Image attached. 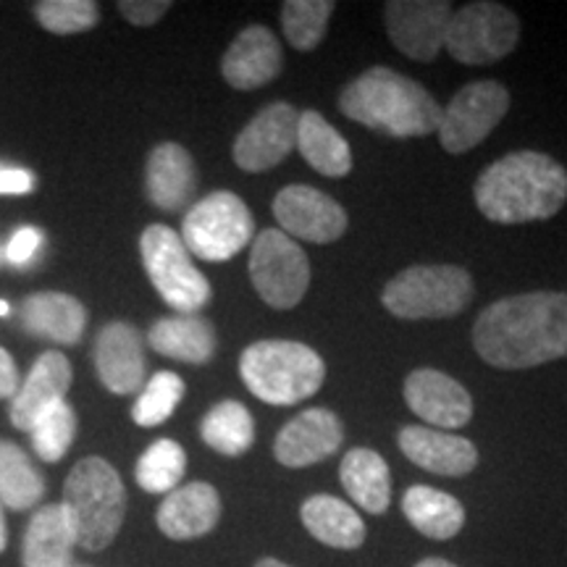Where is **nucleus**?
Segmentation results:
<instances>
[{"label":"nucleus","instance_id":"nucleus-1","mask_svg":"<svg viewBox=\"0 0 567 567\" xmlns=\"http://www.w3.org/2000/svg\"><path fill=\"white\" fill-rule=\"evenodd\" d=\"M478 358L502 371H526L567 358V292L502 297L473 323Z\"/></svg>","mask_w":567,"mask_h":567},{"label":"nucleus","instance_id":"nucleus-2","mask_svg":"<svg viewBox=\"0 0 567 567\" xmlns=\"http://www.w3.org/2000/svg\"><path fill=\"white\" fill-rule=\"evenodd\" d=\"M473 195L494 224L547 221L567 203V168L547 153L517 151L488 163Z\"/></svg>","mask_w":567,"mask_h":567},{"label":"nucleus","instance_id":"nucleus-3","mask_svg":"<svg viewBox=\"0 0 567 567\" xmlns=\"http://www.w3.org/2000/svg\"><path fill=\"white\" fill-rule=\"evenodd\" d=\"M339 111L368 130L405 140L436 132L444 109L421 82L389 66H373L342 90Z\"/></svg>","mask_w":567,"mask_h":567},{"label":"nucleus","instance_id":"nucleus-4","mask_svg":"<svg viewBox=\"0 0 567 567\" xmlns=\"http://www.w3.org/2000/svg\"><path fill=\"white\" fill-rule=\"evenodd\" d=\"M63 513L74 530L76 547L103 551L124 526L126 488L118 471L103 457H84L63 484Z\"/></svg>","mask_w":567,"mask_h":567},{"label":"nucleus","instance_id":"nucleus-5","mask_svg":"<svg viewBox=\"0 0 567 567\" xmlns=\"http://www.w3.org/2000/svg\"><path fill=\"white\" fill-rule=\"evenodd\" d=\"M245 386L268 405H300L326 381V363L313 347L289 339L252 342L239 358Z\"/></svg>","mask_w":567,"mask_h":567},{"label":"nucleus","instance_id":"nucleus-6","mask_svg":"<svg viewBox=\"0 0 567 567\" xmlns=\"http://www.w3.org/2000/svg\"><path fill=\"white\" fill-rule=\"evenodd\" d=\"M473 300V279L463 266H410L400 271L381 292L389 313L405 321L452 318Z\"/></svg>","mask_w":567,"mask_h":567},{"label":"nucleus","instance_id":"nucleus-7","mask_svg":"<svg viewBox=\"0 0 567 567\" xmlns=\"http://www.w3.org/2000/svg\"><path fill=\"white\" fill-rule=\"evenodd\" d=\"M142 266L151 276L155 292L176 313L195 316L210 302L213 289L200 268L193 264L182 237L163 224H153L140 237Z\"/></svg>","mask_w":567,"mask_h":567},{"label":"nucleus","instance_id":"nucleus-8","mask_svg":"<svg viewBox=\"0 0 567 567\" xmlns=\"http://www.w3.org/2000/svg\"><path fill=\"white\" fill-rule=\"evenodd\" d=\"M255 237L252 213L234 193H210L187 210L182 221V243L195 258L224 264L243 252Z\"/></svg>","mask_w":567,"mask_h":567},{"label":"nucleus","instance_id":"nucleus-9","mask_svg":"<svg viewBox=\"0 0 567 567\" xmlns=\"http://www.w3.org/2000/svg\"><path fill=\"white\" fill-rule=\"evenodd\" d=\"M520 42V19L494 0L467 3L452 11L444 48L452 59L467 66H486L502 61Z\"/></svg>","mask_w":567,"mask_h":567},{"label":"nucleus","instance_id":"nucleus-10","mask_svg":"<svg viewBox=\"0 0 567 567\" xmlns=\"http://www.w3.org/2000/svg\"><path fill=\"white\" fill-rule=\"evenodd\" d=\"M250 279L260 300L276 310L302 302L310 287L308 255L281 229H264L250 243Z\"/></svg>","mask_w":567,"mask_h":567},{"label":"nucleus","instance_id":"nucleus-11","mask_svg":"<svg viewBox=\"0 0 567 567\" xmlns=\"http://www.w3.org/2000/svg\"><path fill=\"white\" fill-rule=\"evenodd\" d=\"M509 111V92L505 84L481 80L465 84L442 111L439 142L446 153L460 155L473 151L499 126Z\"/></svg>","mask_w":567,"mask_h":567},{"label":"nucleus","instance_id":"nucleus-12","mask_svg":"<svg viewBox=\"0 0 567 567\" xmlns=\"http://www.w3.org/2000/svg\"><path fill=\"white\" fill-rule=\"evenodd\" d=\"M274 218L287 237L331 245L347 231V210L308 184H289L274 197Z\"/></svg>","mask_w":567,"mask_h":567},{"label":"nucleus","instance_id":"nucleus-13","mask_svg":"<svg viewBox=\"0 0 567 567\" xmlns=\"http://www.w3.org/2000/svg\"><path fill=\"white\" fill-rule=\"evenodd\" d=\"M297 124L300 111L295 105L281 101L266 105L234 140V163L250 174L271 172L297 147Z\"/></svg>","mask_w":567,"mask_h":567},{"label":"nucleus","instance_id":"nucleus-14","mask_svg":"<svg viewBox=\"0 0 567 567\" xmlns=\"http://www.w3.org/2000/svg\"><path fill=\"white\" fill-rule=\"evenodd\" d=\"M452 11L450 0H392L384 6L386 32L396 51L429 63L442 53Z\"/></svg>","mask_w":567,"mask_h":567},{"label":"nucleus","instance_id":"nucleus-15","mask_svg":"<svg viewBox=\"0 0 567 567\" xmlns=\"http://www.w3.org/2000/svg\"><path fill=\"white\" fill-rule=\"evenodd\" d=\"M405 402L417 417L439 431L463 429L473 417V396L460 381L436 368H415L405 379Z\"/></svg>","mask_w":567,"mask_h":567},{"label":"nucleus","instance_id":"nucleus-16","mask_svg":"<svg viewBox=\"0 0 567 567\" xmlns=\"http://www.w3.org/2000/svg\"><path fill=\"white\" fill-rule=\"evenodd\" d=\"M344 429L329 408H310L292 417L274 439V457L284 467H310L339 452Z\"/></svg>","mask_w":567,"mask_h":567},{"label":"nucleus","instance_id":"nucleus-17","mask_svg":"<svg viewBox=\"0 0 567 567\" xmlns=\"http://www.w3.org/2000/svg\"><path fill=\"white\" fill-rule=\"evenodd\" d=\"M95 371L101 384L113 394H132L145 386V344L132 323L113 321L97 334Z\"/></svg>","mask_w":567,"mask_h":567},{"label":"nucleus","instance_id":"nucleus-18","mask_svg":"<svg viewBox=\"0 0 567 567\" xmlns=\"http://www.w3.org/2000/svg\"><path fill=\"white\" fill-rule=\"evenodd\" d=\"M284 53L276 34L264 24L247 27L234 38L221 59V74L234 90L266 87L279 76Z\"/></svg>","mask_w":567,"mask_h":567},{"label":"nucleus","instance_id":"nucleus-19","mask_svg":"<svg viewBox=\"0 0 567 567\" xmlns=\"http://www.w3.org/2000/svg\"><path fill=\"white\" fill-rule=\"evenodd\" d=\"M396 444L410 463L436 476L460 478L476 471L478 450L471 439L429 429V425H405L396 436Z\"/></svg>","mask_w":567,"mask_h":567},{"label":"nucleus","instance_id":"nucleus-20","mask_svg":"<svg viewBox=\"0 0 567 567\" xmlns=\"http://www.w3.org/2000/svg\"><path fill=\"white\" fill-rule=\"evenodd\" d=\"M74 379L69 358L59 350L42 352L34 360L30 375L19 386L17 396L11 402V423L19 431H32V425L51 410L55 402L66 400V392Z\"/></svg>","mask_w":567,"mask_h":567},{"label":"nucleus","instance_id":"nucleus-21","mask_svg":"<svg viewBox=\"0 0 567 567\" xmlns=\"http://www.w3.org/2000/svg\"><path fill=\"white\" fill-rule=\"evenodd\" d=\"M221 520V496L205 481L174 488L161 502L158 523L161 534L172 542H193V538L208 536Z\"/></svg>","mask_w":567,"mask_h":567},{"label":"nucleus","instance_id":"nucleus-22","mask_svg":"<svg viewBox=\"0 0 567 567\" xmlns=\"http://www.w3.org/2000/svg\"><path fill=\"white\" fill-rule=\"evenodd\" d=\"M197 189V168L179 142H161L147 155L145 193L158 210H184Z\"/></svg>","mask_w":567,"mask_h":567},{"label":"nucleus","instance_id":"nucleus-23","mask_svg":"<svg viewBox=\"0 0 567 567\" xmlns=\"http://www.w3.org/2000/svg\"><path fill=\"white\" fill-rule=\"evenodd\" d=\"M21 326L32 337L55 344H80L87 329V308L66 292H34L21 302Z\"/></svg>","mask_w":567,"mask_h":567},{"label":"nucleus","instance_id":"nucleus-24","mask_svg":"<svg viewBox=\"0 0 567 567\" xmlns=\"http://www.w3.org/2000/svg\"><path fill=\"white\" fill-rule=\"evenodd\" d=\"M147 342L163 358L189 365H205L216 354V329L203 316L158 318L147 331Z\"/></svg>","mask_w":567,"mask_h":567},{"label":"nucleus","instance_id":"nucleus-25","mask_svg":"<svg viewBox=\"0 0 567 567\" xmlns=\"http://www.w3.org/2000/svg\"><path fill=\"white\" fill-rule=\"evenodd\" d=\"M76 538L61 505H45L32 515L21 547L24 567H71Z\"/></svg>","mask_w":567,"mask_h":567},{"label":"nucleus","instance_id":"nucleus-26","mask_svg":"<svg viewBox=\"0 0 567 567\" xmlns=\"http://www.w3.org/2000/svg\"><path fill=\"white\" fill-rule=\"evenodd\" d=\"M339 481L358 507L371 515H384L392 502V476L379 452L354 446L339 465Z\"/></svg>","mask_w":567,"mask_h":567},{"label":"nucleus","instance_id":"nucleus-27","mask_svg":"<svg viewBox=\"0 0 567 567\" xmlns=\"http://www.w3.org/2000/svg\"><path fill=\"white\" fill-rule=\"evenodd\" d=\"M302 526L316 542L334 549H358L365 542V523L347 502L331 494H316L305 499L300 509Z\"/></svg>","mask_w":567,"mask_h":567},{"label":"nucleus","instance_id":"nucleus-28","mask_svg":"<svg viewBox=\"0 0 567 567\" xmlns=\"http://www.w3.org/2000/svg\"><path fill=\"white\" fill-rule=\"evenodd\" d=\"M297 147L318 174L342 179L352 172V151L347 140L318 111H302L297 124Z\"/></svg>","mask_w":567,"mask_h":567},{"label":"nucleus","instance_id":"nucleus-29","mask_svg":"<svg viewBox=\"0 0 567 567\" xmlns=\"http://www.w3.org/2000/svg\"><path fill=\"white\" fill-rule=\"evenodd\" d=\"M402 513L415 530L436 542L455 538L465 526V507L460 499L434 486H410L402 496Z\"/></svg>","mask_w":567,"mask_h":567},{"label":"nucleus","instance_id":"nucleus-30","mask_svg":"<svg viewBox=\"0 0 567 567\" xmlns=\"http://www.w3.org/2000/svg\"><path fill=\"white\" fill-rule=\"evenodd\" d=\"M200 436L218 455L243 457L255 442V421L250 410L234 400L218 402L203 417Z\"/></svg>","mask_w":567,"mask_h":567},{"label":"nucleus","instance_id":"nucleus-31","mask_svg":"<svg viewBox=\"0 0 567 567\" xmlns=\"http://www.w3.org/2000/svg\"><path fill=\"white\" fill-rule=\"evenodd\" d=\"M45 494V481L34 471L32 460L19 444L0 439V505L30 509Z\"/></svg>","mask_w":567,"mask_h":567},{"label":"nucleus","instance_id":"nucleus-32","mask_svg":"<svg viewBox=\"0 0 567 567\" xmlns=\"http://www.w3.org/2000/svg\"><path fill=\"white\" fill-rule=\"evenodd\" d=\"M187 471V452L174 439H158L142 452L134 467L137 486L147 494H172Z\"/></svg>","mask_w":567,"mask_h":567},{"label":"nucleus","instance_id":"nucleus-33","mask_svg":"<svg viewBox=\"0 0 567 567\" xmlns=\"http://www.w3.org/2000/svg\"><path fill=\"white\" fill-rule=\"evenodd\" d=\"M334 9L331 0H287L281 6V27L289 45L302 53L321 45Z\"/></svg>","mask_w":567,"mask_h":567},{"label":"nucleus","instance_id":"nucleus-34","mask_svg":"<svg viewBox=\"0 0 567 567\" xmlns=\"http://www.w3.org/2000/svg\"><path fill=\"white\" fill-rule=\"evenodd\" d=\"M184 396V381L182 375L172 371L155 373L147 381L142 394L137 396L132 408V421L142 425V429H153V425L166 423L174 415V410L179 408Z\"/></svg>","mask_w":567,"mask_h":567},{"label":"nucleus","instance_id":"nucleus-35","mask_svg":"<svg viewBox=\"0 0 567 567\" xmlns=\"http://www.w3.org/2000/svg\"><path fill=\"white\" fill-rule=\"evenodd\" d=\"M32 446L42 463H59L74 444L76 436V413L66 400L55 402L30 431Z\"/></svg>","mask_w":567,"mask_h":567},{"label":"nucleus","instance_id":"nucleus-36","mask_svg":"<svg viewBox=\"0 0 567 567\" xmlns=\"http://www.w3.org/2000/svg\"><path fill=\"white\" fill-rule=\"evenodd\" d=\"M34 17L48 32L76 34L92 30L101 21V6L92 0H42L34 3Z\"/></svg>","mask_w":567,"mask_h":567},{"label":"nucleus","instance_id":"nucleus-37","mask_svg":"<svg viewBox=\"0 0 567 567\" xmlns=\"http://www.w3.org/2000/svg\"><path fill=\"white\" fill-rule=\"evenodd\" d=\"M42 243H45V234L38 226H21V229L13 231L9 245L3 247V260H9L13 268L30 266L40 255Z\"/></svg>","mask_w":567,"mask_h":567},{"label":"nucleus","instance_id":"nucleus-38","mask_svg":"<svg viewBox=\"0 0 567 567\" xmlns=\"http://www.w3.org/2000/svg\"><path fill=\"white\" fill-rule=\"evenodd\" d=\"M168 9H172L168 0H122V3H118L122 17L137 27L155 24V21L166 17Z\"/></svg>","mask_w":567,"mask_h":567},{"label":"nucleus","instance_id":"nucleus-39","mask_svg":"<svg viewBox=\"0 0 567 567\" xmlns=\"http://www.w3.org/2000/svg\"><path fill=\"white\" fill-rule=\"evenodd\" d=\"M34 189V176L27 168L0 163V195H27Z\"/></svg>","mask_w":567,"mask_h":567},{"label":"nucleus","instance_id":"nucleus-40","mask_svg":"<svg viewBox=\"0 0 567 567\" xmlns=\"http://www.w3.org/2000/svg\"><path fill=\"white\" fill-rule=\"evenodd\" d=\"M19 371L9 352L0 347V400H13L19 392Z\"/></svg>","mask_w":567,"mask_h":567},{"label":"nucleus","instance_id":"nucleus-41","mask_svg":"<svg viewBox=\"0 0 567 567\" xmlns=\"http://www.w3.org/2000/svg\"><path fill=\"white\" fill-rule=\"evenodd\" d=\"M6 547H9V528H6V515L0 509V555H3Z\"/></svg>","mask_w":567,"mask_h":567},{"label":"nucleus","instance_id":"nucleus-42","mask_svg":"<svg viewBox=\"0 0 567 567\" xmlns=\"http://www.w3.org/2000/svg\"><path fill=\"white\" fill-rule=\"evenodd\" d=\"M415 567H457V565L446 563V559H442V557H429V559H421Z\"/></svg>","mask_w":567,"mask_h":567},{"label":"nucleus","instance_id":"nucleus-43","mask_svg":"<svg viewBox=\"0 0 567 567\" xmlns=\"http://www.w3.org/2000/svg\"><path fill=\"white\" fill-rule=\"evenodd\" d=\"M255 567H292V565H284L281 559H274V557H264L255 563Z\"/></svg>","mask_w":567,"mask_h":567},{"label":"nucleus","instance_id":"nucleus-44","mask_svg":"<svg viewBox=\"0 0 567 567\" xmlns=\"http://www.w3.org/2000/svg\"><path fill=\"white\" fill-rule=\"evenodd\" d=\"M9 302H3V300H0V316H9Z\"/></svg>","mask_w":567,"mask_h":567},{"label":"nucleus","instance_id":"nucleus-45","mask_svg":"<svg viewBox=\"0 0 567 567\" xmlns=\"http://www.w3.org/2000/svg\"><path fill=\"white\" fill-rule=\"evenodd\" d=\"M0 266H3V247H0Z\"/></svg>","mask_w":567,"mask_h":567}]
</instances>
